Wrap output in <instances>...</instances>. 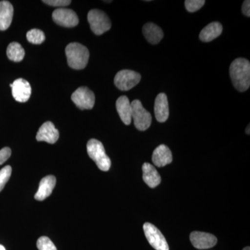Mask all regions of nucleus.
<instances>
[{
    "label": "nucleus",
    "mask_w": 250,
    "mask_h": 250,
    "mask_svg": "<svg viewBox=\"0 0 250 250\" xmlns=\"http://www.w3.org/2000/svg\"><path fill=\"white\" fill-rule=\"evenodd\" d=\"M230 77L235 88L240 92H245L250 85V63L243 58L235 59L229 67Z\"/></svg>",
    "instance_id": "1"
},
{
    "label": "nucleus",
    "mask_w": 250,
    "mask_h": 250,
    "mask_svg": "<svg viewBox=\"0 0 250 250\" xmlns=\"http://www.w3.org/2000/svg\"><path fill=\"white\" fill-rule=\"evenodd\" d=\"M67 64L75 70H82L86 67L89 59V51L86 47L78 43L72 42L65 48Z\"/></svg>",
    "instance_id": "2"
},
{
    "label": "nucleus",
    "mask_w": 250,
    "mask_h": 250,
    "mask_svg": "<svg viewBox=\"0 0 250 250\" xmlns=\"http://www.w3.org/2000/svg\"><path fill=\"white\" fill-rule=\"evenodd\" d=\"M87 152L90 159L95 161L99 169L108 171L111 167V162L105 152L103 143L96 139H90L87 143Z\"/></svg>",
    "instance_id": "3"
},
{
    "label": "nucleus",
    "mask_w": 250,
    "mask_h": 250,
    "mask_svg": "<svg viewBox=\"0 0 250 250\" xmlns=\"http://www.w3.org/2000/svg\"><path fill=\"white\" fill-rule=\"evenodd\" d=\"M90 29L94 34L100 36L109 30L111 22L107 15L98 9L90 10L88 14Z\"/></svg>",
    "instance_id": "4"
},
{
    "label": "nucleus",
    "mask_w": 250,
    "mask_h": 250,
    "mask_svg": "<svg viewBox=\"0 0 250 250\" xmlns=\"http://www.w3.org/2000/svg\"><path fill=\"white\" fill-rule=\"evenodd\" d=\"M131 118L134 120L135 126L140 131H146L152 124V116L144 107L139 100H135L131 103Z\"/></svg>",
    "instance_id": "5"
},
{
    "label": "nucleus",
    "mask_w": 250,
    "mask_h": 250,
    "mask_svg": "<svg viewBox=\"0 0 250 250\" xmlns=\"http://www.w3.org/2000/svg\"><path fill=\"white\" fill-rule=\"evenodd\" d=\"M141 80L139 72L130 70H123L116 74L114 83L118 89L126 91L136 86Z\"/></svg>",
    "instance_id": "6"
},
{
    "label": "nucleus",
    "mask_w": 250,
    "mask_h": 250,
    "mask_svg": "<svg viewBox=\"0 0 250 250\" xmlns=\"http://www.w3.org/2000/svg\"><path fill=\"white\" fill-rule=\"evenodd\" d=\"M145 235L149 244L156 250H169L168 244L162 233L152 224L146 223L143 225Z\"/></svg>",
    "instance_id": "7"
},
{
    "label": "nucleus",
    "mask_w": 250,
    "mask_h": 250,
    "mask_svg": "<svg viewBox=\"0 0 250 250\" xmlns=\"http://www.w3.org/2000/svg\"><path fill=\"white\" fill-rule=\"evenodd\" d=\"M71 99L77 107L82 110L92 109L95 105V94L87 87H80L72 93Z\"/></svg>",
    "instance_id": "8"
},
{
    "label": "nucleus",
    "mask_w": 250,
    "mask_h": 250,
    "mask_svg": "<svg viewBox=\"0 0 250 250\" xmlns=\"http://www.w3.org/2000/svg\"><path fill=\"white\" fill-rule=\"evenodd\" d=\"M54 22L65 27H76L79 24L78 16L75 11L68 9H58L52 14Z\"/></svg>",
    "instance_id": "9"
},
{
    "label": "nucleus",
    "mask_w": 250,
    "mask_h": 250,
    "mask_svg": "<svg viewBox=\"0 0 250 250\" xmlns=\"http://www.w3.org/2000/svg\"><path fill=\"white\" fill-rule=\"evenodd\" d=\"M10 86L12 88V95L19 103H26L30 98L31 88L30 83L24 79H18Z\"/></svg>",
    "instance_id": "10"
},
{
    "label": "nucleus",
    "mask_w": 250,
    "mask_h": 250,
    "mask_svg": "<svg viewBox=\"0 0 250 250\" xmlns=\"http://www.w3.org/2000/svg\"><path fill=\"white\" fill-rule=\"evenodd\" d=\"M190 240L192 246L198 250H207L213 248L216 245V237L210 233L193 231L190 233Z\"/></svg>",
    "instance_id": "11"
},
{
    "label": "nucleus",
    "mask_w": 250,
    "mask_h": 250,
    "mask_svg": "<svg viewBox=\"0 0 250 250\" xmlns=\"http://www.w3.org/2000/svg\"><path fill=\"white\" fill-rule=\"evenodd\" d=\"M59 138L58 129H56L53 123L49 121L44 123L36 134V140L38 141H45L49 144H54L57 142Z\"/></svg>",
    "instance_id": "12"
},
{
    "label": "nucleus",
    "mask_w": 250,
    "mask_h": 250,
    "mask_svg": "<svg viewBox=\"0 0 250 250\" xmlns=\"http://www.w3.org/2000/svg\"><path fill=\"white\" fill-rule=\"evenodd\" d=\"M154 113L156 121L159 123H164L168 118V101L165 93L159 94L156 97L154 104Z\"/></svg>",
    "instance_id": "13"
},
{
    "label": "nucleus",
    "mask_w": 250,
    "mask_h": 250,
    "mask_svg": "<svg viewBox=\"0 0 250 250\" xmlns=\"http://www.w3.org/2000/svg\"><path fill=\"white\" fill-rule=\"evenodd\" d=\"M152 161L154 165L159 167L170 164L172 161L170 149L165 145H161L153 152Z\"/></svg>",
    "instance_id": "14"
},
{
    "label": "nucleus",
    "mask_w": 250,
    "mask_h": 250,
    "mask_svg": "<svg viewBox=\"0 0 250 250\" xmlns=\"http://www.w3.org/2000/svg\"><path fill=\"white\" fill-rule=\"evenodd\" d=\"M55 177L53 175H49L44 177L39 184V190L35 195V199L39 201H42L52 194L53 189L56 185Z\"/></svg>",
    "instance_id": "15"
},
{
    "label": "nucleus",
    "mask_w": 250,
    "mask_h": 250,
    "mask_svg": "<svg viewBox=\"0 0 250 250\" xmlns=\"http://www.w3.org/2000/svg\"><path fill=\"white\" fill-rule=\"evenodd\" d=\"M116 108L120 118H121L122 121L126 125L131 124V113H132V109H131V104L130 103L129 98L126 96H121L117 100Z\"/></svg>",
    "instance_id": "16"
},
{
    "label": "nucleus",
    "mask_w": 250,
    "mask_h": 250,
    "mask_svg": "<svg viewBox=\"0 0 250 250\" xmlns=\"http://www.w3.org/2000/svg\"><path fill=\"white\" fill-rule=\"evenodd\" d=\"M14 17V7L8 1H0V31H5L11 25Z\"/></svg>",
    "instance_id": "17"
},
{
    "label": "nucleus",
    "mask_w": 250,
    "mask_h": 250,
    "mask_svg": "<svg viewBox=\"0 0 250 250\" xmlns=\"http://www.w3.org/2000/svg\"><path fill=\"white\" fill-rule=\"evenodd\" d=\"M143 180L148 187L154 188L160 184L161 182L160 174L157 172L155 167L150 164L145 163L143 164Z\"/></svg>",
    "instance_id": "18"
},
{
    "label": "nucleus",
    "mask_w": 250,
    "mask_h": 250,
    "mask_svg": "<svg viewBox=\"0 0 250 250\" xmlns=\"http://www.w3.org/2000/svg\"><path fill=\"white\" fill-rule=\"evenodd\" d=\"M143 33L148 42L152 45L159 43L164 37L162 29L152 22L147 23L143 26Z\"/></svg>",
    "instance_id": "19"
},
{
    "label": "nucleus",
    "mask_w": 250,
    "mask_h": 250,
    "mask_svg": "<svg viewBox=\"0 0 250 250\" xmlns=\"http://www.w3.org/2000/svg\"><path fill=\"white\" fill-rule=\"evenodd\" d=\"M223 26L218 22L210 23L206 26L200 34V39L202 42H208L214 40L223 32Z\"/></svg>",
    "instance_id": "20"
},
{
    "label": "nucleus",
    "mask_w": 250,
    "mask_h": 250,
    "mask_svg": "<svg viewBox=\"0 0 250 250\" xmlns=\"http://www.w3.org/2000/svg\"><path fill=\"white\" fill-rule=\"evenodd\" d=\"M6 54L10 60L14 62H20L24 59L25 52L21 44L13 42L8 46Z\"/></svg>",
    "instance_id": "21"
},
{
    "label": "nucleus",
    "mask_w": 250,
    "mask_h": 250,
    "mask_svg": "<svg viewBox=\"0 0 250 250\" xmlns=\"http://www.w3.org/2000/svg\"><path fill=\"white\" fill-rule=\"evenodd\" d=\"M28 41L31 43L39 45L45 40V34L39 29H34L28 31L27 34Z\"/></svg>",
    "instance_id": "22"
},
{
    "label": "nucleus",
    "mask_w": 250,
    "mask_h": 250,
    "mask_svg": "<svg viewBox=\"0 0 250 250\" xmlns=\"http://www.w3.org/2000/svg\"><path fill=\"white\" fill-rule=\"evenodd\" d=\"M37 248L39 250H57L52 241L48 237L42 236L37 241Z\"/></svg>",
    "instance_id": "23"
},
{
    "label": "nucleus",
    "mask_w": 250,
    "mask_h": 250,
    "mask_svg": "<svg viewBox=\"0 0 250 250\" xmlns=\"http://www.w3.org/2000/svg\"><path fill=\"white\" fill-rule=\"evenodd\" d=\"M11 172H12V168L10 166H5L0 170V192L3 190L5 185L9 180Z\"/></svg>",
    "instance_id": "24"
},
{
    "label": "nucleus",
    "mask_w": 250,
    "mask_h": 250,
    "mask_svg": "<svg viewBox=\"0 0 250 250\" xmlns=\"http://www.w3.org/2000/svg\"><path fill=\"white\" fill-rule=\"evenodd\" d=\"M205 4V0H187L185 1L186 9L190 13L198 11Z\"/></svg>",
    "instance_id": "25"
},
{
    "label": "nucleus",
    "mask_w": 250,
    "mask_h": 250,
    "mask_svg": "<svg viewBox=\"0 0 250 250\" xmlns=\"http://www.w3.org/2000/svg\"><path fill=\"white\" fill-rule=\"evenodd\" d=\"M42 2L45 3L46 4L49 5V6L63 7V6L70 5L72 1L70 0L69 1L67 0H46V1H42Z\"/></svg>",
    "instance_id": "26"
},
{
    "label": "nucleus",
    "mask_w": 250,
    "mask_h": 250,
    "mask_svg": "<svg viewBox=\"0 0 250 250\" xmlns=\"http://www.w3.org/2000/svg\"><path fill=\"white\" fill-rule=\"evenodd\" d=\"M11 155V149L9 147H4L0 150V165L6 162Z\"/></svg>",
    "instance_id": "27"
},
{
    "label": "nucleus",
    "mask_w": 250,
    "mask_h": 250,
    "mask_svg": "<svg viewBox=\"0 0 250 250\" xmlns=\"http://www.w3.org/2000/svg\"><path fill=\"white\" fill-rule=\"evenodd\" d=\"M242 11L243 14L247 17L250 16V1L249 0H246L243 2V6H242Z\"/></svg>",
    "instance_id": "28"
},
{
    "label": "nucleus",
    "mask_w": 250,
    "mask_h": 250,
    "mask_svg": "<svg viewBox=\"0 0 250 250\" xmlns=\"http://www.w3.org/2000/svg\"><path fill=\"white\" fill-rule=\"evenodd\" d=\"M250 125H248V127L246 128V134L249 135L250 134Z\"/></svg>",
    "instance_id": "29"
},
{
    "label": "nucleus",
    "mask_w": 250,
    "mask_h": 250,
    "mask_svg": "<svg viewBox=\"0 0 250 250\" xmlns=\"http://www.w3.org/2000/svg\"><path fill=\"white\" fill-rule=\"evenodd\" d=\"M0 250H6V249H5L4 246H1V245H0Z\"/></svg>",
    "instance_id": "30"
},
{
    "label": "nucleus",
    "mask_w": 250,
    "mask_h": 250,
    "mask_svg": "<svg viewBox=\"0 0 250 250\" xmlns=\"http://www.w3.org/2000/svg\"><path fill=\"white\" fill-rule=\"evenodd\" d=\"M243 250H250V247H246V248H245Z\"/></svg>",
    "instance_id": "31"
}]
</instances>
